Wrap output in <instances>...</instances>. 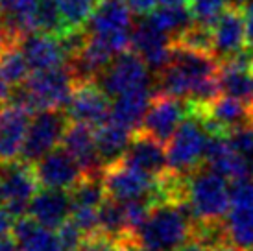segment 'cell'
Returning <instances> with one entry per match:
<instances>
[{
  "label": "cell",
  "instance_id": "26",
  "mask_svg": "<svg viewBox=\"0 0 253 251\" xmlns=\"http://www.w3.org/2000/svg\"><path fill=\"white\" fill-rule=\"evenodd\" d=\"M69 194H71L72 209L74 207H94V209H98L107 198L102 172H98V174H85L69 190Z\"/></svg>",
  "mask_w": 253,
  "mask_h": 251
},
{
  "label": "cell",
  "instance_id": "21",
  "mask_svg": "<svg viewBox=\"0 0 253 251\" xmlns=\"http://www.w3.org/2000/svg\"><path fill=\"white\" fill-rule=\"evenodd\" d=\"M131 7L127 0H100L91 21L87 24L89 34H119L131 32Z\"/></svg>",
  "mask_w": 253,
  "mask_h": 251
},
{
  "label": "cell",
  "instance_id": "44",
  "mask_svg": "<svg viewBox=\"0 0 253 251\" xmlns=\"http://www.w3.org/2000/svg\"><path fill=\"white\" fill-rule=\"evenodd\" d=\"M237 6H246V4H250V2H253V0H233Z\"/></svg>",
  "mask_w": 253,
  "mask_h": 251
},
{
  "label": "cell",
  "instance_id": "4",
  "mask_svg": "<svg viewBox=\"0 0 253 251\" xmlns=\"http://www.w3.org/2000/svg\"><path fill=\"white\" fill-rule=\"evenodd\" d=\"M209 142V133L196 115L189 113L187 119L176 129L169 140L167 155L169 167L181 174H190L202 167L205 157V148Z\"/></svg>",
  "mask_w": 253,
  "mask_h": 251
},
{
  "label": "cell",
  "instance_id": "5",
  "mask_svg": "<svg viewBox=\"0 0 253 251\" xmlns=\"http://www.w3.org/2000/svg\"><path fill=\"white\" fill-rule=\"evenodd\" d=\"M69 115L61 109H48L39 111L30 120L28 133L22 144L21 159L24 163L34 165L37 161L56 150L57 144H61L63 135L69 127Z\"/></svg>",
  "mask_w": 253,
  "mask_h": 251
},
{
  "label": "cell",
  "instance_id": "23",
  "mask_svg": "<svg viewBox=\"0 0 253 251\" xmlns=\"http://www.w3.org/2000/svg\"><path fill=\"white\" fill-rule=\"evenodd\" d=\"M13 238L19 242L22 251H65L54 231L42 227L30 214L17 218Z\"/></svg>",
  "mask_w": 253,
  "mask_h": 251
},
{
  "label": "cell",
  "instance_id": "24",
  "mask_svg": "<svg viewBox=\"0 0 253 251\" xmlns=\"http://www.w3.org/2000/svg\"><path fill=\"white\" fill-rule=\"evenodd\" d=\"M133 133L135 131H129L127 127L117 124L113 120H107L106 124L98 126L94 129L96 148H98L100 159L104 163V167L124 157L127 146L131 142Z\"/></svg>",
  "mask_w": 253,
  "mask_h": 251
},
{
  "label": "cell",
  "instance_id": "11",
  "mask_svg": "<svg viewBox=\"0 0 253 251\" xmlns=\"http://www.w3.org/2000/svg\"><path fill=\"white\" fill-rule=\"evenodd\" d=\"M189 115L187 100L174 98L169 94H154L141 129L152 135L159 142H169L176 129Z\"/></svg>",
  "mask_w": 253,
  "mask_h": 251
},
{
  "label": "cell",
  "instance_id": "46",
  "mask_svg": "<svg viewBox=\"0 0 253 251\" xmlns=\"http://www.w3.org/2000/svg\"><path fill=\"white\" fill-rule=\"evenodd\" d=\"M250 113H252V124H253V102L250 104Z\"/></svg>",
  "mask_w": 253,
  "mask_h": 251
},
{
  "label": "cell",
  "instance_id": "41",
  "mask_svg": "<svg viewBox=\"0 0 253 251\" xmlns=\"http://www.w3.org/2000/svg\"><path fill=\"white\" fill-rule=\"evenodd\" d=\"M176 251H207V250L198 242L196 238H190L189 242H185L183 246H179Z\"/></svg>",
  "mask_w": 253,
  "mask_h": 251
},
{
  "label": "cell",
  "instance_id": "29",
  "mask_svg": "<svg viewBox=\"0 0 253 251\" xmlns=\"http://www.w3.org/2000/svg\"><path fill=\"white\" fill-rule=\"evenodd\" d=\"M98 2L100 0H56L65 21V26H67V32L85 28L91 21Z\"/></svg>",
  "mask_w": 253,
  "mask_h": 251
},
{
  "label": "cell",
  "instance_id": "3",
  "mask_svg": "<svg viewBox=\"0 0 253 251\" xmlns=\"http://www.w3.org/2000/svg\"><path fill=\"white\" fill-rule=\"evenodd\" d=\"M187 202L196 223L224 222L231 207L227 179L207 167L196 168L187 174Z\"/></svg>",
  "mask_w": 253,
  "mask_h": 251
},
{
  "label": "cell",
  "instance_id": "37",
  "mask_svg": "<svg viewBox=\"0 0 253 251\" xmlns=\"http://www.w3.org/2000/svg\"><path fill=\"white\" fill-rule=\"evenodd\" d=\"M127 4L131 7V11L139 17H146L154 9L161 6V0H127Z\"/></svg>",
  "mask_w": 253,
  "mask_h": 251
},
{
  "label": "cell",
  "instance_id": "19",
  "mask_svg": "<svg viewBox=\"0 0 253 251\" xmlns=\"http://www.w3.org/2000/svg\"><path fill=\"white\" fill-rule=\"evenodd\" d=\"M72 212V202L69 190H54L42 188L30 202L28 214L42 227L57 231L63 225Z\"/></svg>",
  "mask_w": 253,
  "mask_h": 251
},
{
  "label": "cell",
  "instance_id": "7",
  "mask_svg": "<svg viewBox=\"0 0 253 251\" xmlns=\"http://www.w3.org/2000/svg\"><path fill=\"white\" fill-rule=\"evenodd\" d=\"M102 179L107 198L115 202L126 203L141 198H155L157 179L139 168L129 167L122 159L109 163L102 170Z\"/></svg>",
  "mask_w": 253,
  "mask_h": 251
},
{
  "label": "cell",
  "instance_id": "32",
  "mask_svg": "<svg viewBox=\"0 0 253 251\" xmlns=\"http://www.w3.org/2000/svg\"><path fill=\"white\" fill-rule=\"evenodd\" d=\"M229 0H189V9L194 21L212 26L218 17L227 9Z\"/></svg>",
  "mask_w": 253,
  "mask_h": 251
},
{
  "label": "cell",
  "instance_id": "1",
  "mask_svg": "<svg viewBox=\"0 0 253 251\" xmlns=\"http://www.w3.org/2000/svg\"><path fill=\"white\" fill-rule=\"evenodd\" d=\"M196 216L187 200L177 203H157L150 218L135 233L141 246L161 251H176L194 237Z\"/></svg>",
  "mask_w": 253,
  "mask_h": 251
},
{
  "label": "cell",
  "instance_id": "18",
  "mask_svg": "<svg viewBox=\"0 0 253 251\" xmlns=\"http://www.w3.org/2000/svg\"><path fill=\"white\" fill-rule=\"evenodd\" d=\"M30 115L21 105L0 107V161L21 159L22 144L30 126Z\"/></svg>",
  "mask_w": 253,
  "mask_h": 251
},
{
  "label": "cell",
  "instance_id": "16",
  "mask_svg": "<svg viewBox=\"0 0 253 251\" xmlns=\"http://www.w3.org/2000/svg\"><path fill=\"white\" fill-rule=\"evenodd\" d=\"M122 161L127 163L129 167L146 172L155 179L161 177L170 168L169 155H167V150L163 146V142H159V140L154 139L152 135H148L142 129L133 133L131 142H129Z\"/></svg>",
  "mask_w": 253,
  "mask_h": 251
},
{
  "label": "cell",
  "instance_id": "15",
  "mask_svg": "<svg viewBox=\"0 0 253 251\" xmlns=\"http://www.w3.org/2000/svg\"><path fill=\"white\" fill-rule=\"evenodd\" d=\"M204 165L212 172L224 175L225 179H244L253 177V170L242 155L235 150L227 135H209L205 148Z\"/></svg>",
  "mask_w": 253,
  "mask_h": 251
},
{
  "label": "cell",
  "instance_id": "20",
  "mask_svg": "<svg viewBox=\"0 0 253 251\" xmlns=\"http://www.w3.org/2000/svg\"><path fill=\"white\" fill-rule=\"evenodd\" d=\"M61 146L80 163L85 174H98L104 170V163L100 159L96 139L91 126L82 124V122H72L69 124L67 131L63 135Z\"/></svg>",
  "mask_w": 253,
  "mask_h": 251
},
{
  "label": "cell",
  "instance_id": "10",
  "mask_svg": "<svg viewBox=\"0 0 253 251\" xmlns=\"http://www.w3.org/2000/svg\"><path fill=\"white\" fill-rule=\"evenodd\" d=\"M65 113L72 122L98 127L111 119V102L98 82H82L74 87Z\"/></svg>",
  "mask_w": 253,
  "mask_h": 251
},
{
  "label": "cell",
  "instance_id": "13",
  "mask_svg": "<svg viewBox=\"0 0 253 251\" xmlns=\"http://www.w3.org/2000/svg\"><path fill=\"white\" fill-rule=\"evenodd\" d=\"M131 50L146 63L150 70L161 72L169 67L172 57V39L169 34L154 26L150 19H142L131 30Z\"/></svg>",
  "mask_w": 253,
  "mask_h": 251
},
{
  "label": "cell",
  "instance_id": "39",
  "mask_svg": "<svg viewBox=\"0 0 253 251\" xmlns=\"http://www.w3.org/2000/svg\"><path fill=\"white\" fill-rule=\"evenodd\" d=\"M244 22H246V48L253 52V2L242 6Z\"/></svg>",
  "mask_w": 253,
  "mask_h": 251
},
{
  "label": "cell",
  "instance_id": "22",
  "mask_svg": "<svg viewBox=\"0 0 253 251\" xmlns=\"http://www.w3.org/2000/svg\"><path fill=\"white\" fill-rule=\"evenodd\" d=\"M154 94L155 92H152V89H139V91H131L117 96L111 104V119L109 120L124 126L129 131H139L142 120L150 109Z\"/></svg>",
  "mask_w": 253,
  "mask_h": 251
},
{
  "label": "cell",
  "instance_id": "2",
  "mask_svg": "<svg viewBox=\"0 0 253 251\" xmlns=\"http://www.w3.org/2000/svg\"><path fill=\"white\" fill-rule=\"evenodd\" d=\"M74 87L76 82L65 65L61 69L34 72L26 84L15 87L9 100L30 115L48 109H67Z\"/></svg>",
  "mask_w": 253,
  "mask_h": 251
},
{
  "label": "cell",
  "instance_id": "42",
  "mask_svg": "<svg viewBox=\"0 0 253 251\" xmlns=\"http://www.w3.org/2000/svg\"><path fill=\"white\" fill-rule=\"evenodd\" d=\"M207 251H242V250H240V248H237L235 244H231V242H222V244L209 248Z\"/></svg>",
  "mask_w": 253,
  "mask_h": 251
},
{
  "label": "cell",
  "instance_id": "38",
  "mask_svg": "<svg viewBox=\"0 0 253 251\" xmlns=\"http://www.w3.org/2000/svg\"><path fill=\"white\" fill-rule=\"evenodd\" d=\"M17 218L4 207H0V237H11L13 235V227Z\"/></svg>",
  "mask_w": 253,
  "mask_h": 251
},
{
  "label": "cell",
  "instance_id": "43",
  "mask_svg": "<svg viewBox=\"0 0 253 251\" xmlns=\"http://www.w3.org/2000/svg\"><path fill=\"white\" fill-rule=\"evenodd\" d=\"M6 46H9V42L6 39V34H4V28H2V19H0V54L4 52Z\"/></svg>",
  "mask_w": 253,
  "mask_h": 251
},
{
  "label": "cell",
  "instance_id": "36",
  "mask_svg": "<svg viewBox=\"0 0 253 251\" xmlns=\"http://www.w3.org/2000/svg\"><path fill=\"white\" fill-rule=\"evenodd\" d=\"M76 251H122V248H120V242L102 235V233H96V235L85 238Z\"/></svg>",
  "mask_w": 253,
  "mask_h": 251
},
{
  "label": "cell",
  "instance_id": "34",
  "mask_svg": "<svg viewBox=\"0 0 253 251\" xmlns=\"http://www.w3.org/2000/svg\"><path fill=\"white\" fill-rule=\"evenodd\" d=\"M229 140H231V144L235 146V150L250 163V167L253 170V124L233 131L229 135Z\"/></svg>",
  "mask_w": 253,
  "mask_h": 251
},
{
  "label": "cell",
  "instance_id": "9",
  "mask_svg": "<svg viewBox=\"0 0 253 251\" xmlns=\"http://www.w3.org/2000/svg\"><path fill=\"white\" fill-rule=\"evenodd\" d=\"M0 187L4 192L6 209L15 218L24 216L39 188L34 165L22 159L0 161Z\"/></svg>",
  "mask_w": 253,
  "mask_h": 251
},
{
  "label": "cell",
  "instance_id": "25",
  "mask_svg": "<svg viewBox=\"0 0 253 251\" xmlns=\"http://www.w3.org/2000/svg\"><path fill=\"white\" fill-rule=\"evenodd\" d=\"M148 19L161 32L174 35V37H177L183 30L194 22L189 4H161L148 15Z\"/></svg>",
  "mask_w": 253,
  "mask_h": 251
},
{
  "label": "cell",
  "instance_id": "8",
  "mask_svg": "<svg viewBox=\"0 0 253 251\" xmlns=\"http://www.w3.org/2000/svg\"><path fill=\"white\" fill-rule=\"evenodd\" d=\"M231 207L224 220L229 242L242 251L253 250V177L235 179L229 185Z\"/></svg>",
  "mask_w": 253,
  "mask_h": 251
},
{
  "label": "cell",
  "instance_id": "31",
  "mask_svg": "<svg viewBox=\"0 0 253 251\" xmlns=\"http://www.w3.org/2000/svg\"><path fill=\"white\" fill-rule=\"evenodd\" d=\"M34 22H36V32H41V34L61 37L67 32V26H65V21L56 0H39Z\"/></svg>",
  "mask_w": 253,
  "mask_h": 251
},
{
  "label": "cell",
  "instance_id": "6",
  "mask_svg": "<svg viewBox=\"0 0 253 251\" xmlns=\"http://www.w3.org/2000/svg\"><path fill=\"white\" fill-rule=\"evenodd\" d=\"M96 82L109 98H117L139 89H152L150 67L133 50H127L115 57Z\"/></svg>",
  "mask_w": 253,
  "mask_h": 251
},
{
  "label": "cell",
  "instance_id": "28",
  "mask_svg": "<svg viewBox=\"0 0 253 251\" xmlns=\"http://www.w3.org/2000/svg\"><path fill=\"white\" fill-rule=\"evenodd\" d=\"M98 222H100V233L113 238V240H117V242H122L127 237H133L127 231L122 203L115 202L111 198H106V202L100 205Z\"/></svg>",
  "mask_w": 253,
  "mask_h": 251
},
{
  "label": "cell",
  "instance_id": "47",
  "mask_svg": "<svg viewBox=\"0 0 253 251\" xmlns=\"http://www.w3.org/2000/svg\"><path fill=\"white\" fill-rule=\"evenodd\" d=\"M252 251H253V250H252Z\"/></svg>",
  "mask_w": 253,
  "mask_h": 251
},
{
  "label": "cell",
  "instance_id": "17",
  "mask_svg": "<svg viewBox=\"0 0 253 251\" xmlns=\"http://www.w3.org/2000/svg\"><path fill=\"white\" fill-rule=\"evenodd\" d=\"M19 46L24 52L34 72L61 69L69 61L67 59L69 56L59 41V37H54V35L34 32V34L24 35L19 41Z\"/></svg>",
  "mask_w": 253,
  "mask_h": 251
},
{
  "label": "cell",
  "instance_id": "14",
  "mask_svg": "<svg viewBox=\"0 0 253 251\" xmlns=\"http://www.w3.org/2000/svg\"><path fill=\"white\" fill-rule=\"evenodd\" d=\"M212 54L218 61H225L246 50V22L239 6L227 7L212 24Z\"/></svg>",
  "mask_w": 253,
  "mask_h": 251
},
{
  "label": "cell",
  "instance_id": "45",
  "mask_svg": "<svg viewBox=\"0 0 253 251\" xmlns=\"http://www.w3.org/2000/svg\"><path fill=\"white\" fill-rule=\"evenodd\" d=\"M4 203V192H2V187H0V205Z\"/></svg>",
  "mask_w": 253,
  "mask_h": 251
},
{
  "label": "cell",
  "instance_id": "27",
  "mask_svg": "<svg viewBox=\"0 0 253 251\" xmlns=\"http://www.w3.org/2000/svg\"><path fill=\"white\" fill-rule=\"evenodd\" d=\"M30 70L32 67L19 44H9L0 54V74L13 89L28 82V78L32 76Z\"/></svg>",
  "mask_w": 253,
  "mask_h": 251
},
{
  "label": "cell",
  "instance_id": "40",
  "mask_svg": "<svg viewBox=\"0 0 253 251\" xmlns=\"http://www.w3.org/2000/svg\"><path fill=\"white\" fill-rule=\"evenodd\" d=\"M11 85L7 84L6 80H4V76L0 74V107L4 105V102H7L9 100V96H11V89H9Z\"/></svg>",
  "mask_w": 253,
  "mask_h": 251
},
{
  "label": "cell",
  "instance_id": "33",
  "mask_svg": "<svg viewBox=\"0 0 253 251\" xmlns=\"http://www.w3.org/2000/svg\"><path fill=\"white\" fill-rule=\"evenodd\" d=\"M98 209H94V207H74L72 209L71 220L84 231L85 237H91V235L100 233Z\"/></svg>",
  "mask_w": 253,
  "mask_h": 251
},
{
  "label": "cell",
  "instance_id": "30",
  "mask_svg": "<svg viewBox=\"0 0 253 251\" xmlns=\"http://www.w3.org/2000/svg\"><path fill=\"white\" fill-rule=\"evenodd\" d=\"M172 41L179 44V46H185L189 50H194V52H202V54H212L214 50V42H212V26H207V24H202V22H192L190 26L183 30L181 34L174 37Z\"/></svg>",
  "mask_w": 253,
  "mask_h": 251
},
{
  "label": "cell",
  "instance_id": "35",
  "mask_svg": "<svg viewBox=\"0 0 253 251\" xmlns=\"http://www.w3.org/2000/svg\"><path fill=\"white\" fill-rule=\"evenodd\" d=\"M57 238H59V242H61L65 251H76L87 237H85L84 231L80 229L76 223L69 218V220L57 229Z\"/></svg>",
  "mask_w": 253,
  "mask_h": 251
},
{
  "label": "cell",
  "instance_id": "12",
  "mask_svg": "<svg viewBox=\"0 0 253 251\" xmlns=\"http://www.w3.org/2000/svg\"><path fill=\"white\" fill-rule=\"evenodd\" d=\"M34 172L39 187L54 190H71L85 175L80 163L63 146L52 150L34 163Z\"/></svg>",
  "mask_w": 253,
  "mask_h": 251
}]
</instances>
